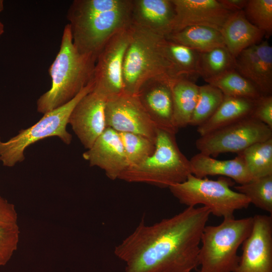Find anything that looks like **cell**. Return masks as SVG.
I'll list each match as a JSON object with an SVG mask.
<instances>
[{
	"label": "cell",
	"mask_w": 272,
	"mask_h": 272,
	"mask_svg": "<svg viewBox=\"0 0 272 272\" xmlns=\"http://www.w3.org/2000/svg\"><path fill=\"white\" fill-rule=\"evenodd\" d=\"M165 47L176 76L179 78H185L193 81V79L198 76L199 53L167 39Z\"/></svg>",
	"instance_id": "27"
},
{
	"label": "cell",
	"mask_w": 272,
	"mask_h": 272,
	"mask_svg": "<svg viewBox=\"0 0 272 272\" xmlns=\"http://www.w3.org/2000/svg\"><path fill=\"white\" fill-rule=\"evenodd\" d=\"M2 141H1V138H0V143Z\"/></svg>",
	"instance_id": "38"
},
{
	"label": "cell",
	"mask_w": 272,
	"mask_h": 272,
	"mask_svg": "<svg viewBox=\"0 0 272 272\" xmlns=\"http://www.w3.org/2000/svg\"><path fill=\"white\" fill-rule=\"evenodd\" d=\"M129 166L136 165L151 156L155 143L149 138L134 133L119 132Z\"/></svg>",
	"instance_id": "30"
},
{
	"label": "cell",
	"mask_w": 272,
	"mask_h": 272,
	"mask_svg": "<svg viewBox=\"0 0 272 272\" xmlns=\"http://www.w3.org/2000/svg\"><path fill=\"white\" fill-rule=\"evenodd\" d=\"M107 101L105 97L92 91L81 99L70 116L69 123L87 150L107 127Z\"/></svg>",
	"instance_id": "13"
},
{
	"label": "cell",
	"mask_w": 272,
	"mask_h": 272,
	"mask_svg": "<svg viewBox=\"0 0 272 272\" xmlns=\"http://www.w3.org/2000/svg\"><path fill=\"white\" fill-rule=\"evenodd\" d=\"M255 100L224 96L219 107L206 122L197 126L202 136L251 115Z\"/></svg>",
	"instance_id": "21"
},
{
	"label": "cell",
	"mask_w": 272,
	"mask_h": 272,
	"mask_svg": "<svg viewBox=\"0 0 272 272\" xmlns=\"http://www.w3.org/2000/svg\"><path fill=\"white\" fill-rule=\"evenodd\" d=\"M236 191L244 195L259 209L272 214V175L254 179L234 186Z\"/></svg>",
	"instance_id": "29"
},
{
	"label": "cell",
	"mask_w": 272,
	"mask_h": 272,
	"mask_svg": "<svg viewBox=\"0 0 272 272\" xmlns=\"http://www.w3.org/2000/svg\"><path fill=\"white\" fill-rule=\"evenodd\" d=\"M129 28L123 64L124 93L136 95L142 84L150 79H178L167 54L166 38L136 25L131 24Z\"/></svg>",
	"instance_id": "4"
},
{
	"label": "cell",
	"mask_w": 272,
	"mask_h": 272,
	"mask_svg": "<svg viewBox=\"0 0 272 272\" xmlns=\"http://www.w3.org/2000/svg\"><path fill=\"white\" fill-rule=\"evenodd\" d=\"M91 166L104 171L112 180L118 179L128 164L119 132L107 127L92 147L83 154Z\"/></svg>",
	"instance_id": "16"
},
{
	"label": "cell",
	"mask_w": 272,
	"mask_h": 272,
	"mask_svg": "<svg viewBox=\"0 0 272 272\" xmlns=\"http://www.w3.org/2000/svg\"><path fill=\"white\" fill-rule=\"evenodd\" d=\"M198 90L199 86L189 79L180 78L173 83L174 120L178 129L189 125L197 100Z\"/></svg>",
	"instance_id": "22"
},
{
	"label": "cell",
	"mask_w": 272,
	"mask_h": 272,
	"mask_svg": "<svg viewBox=\"0 0 272 272\" xmlns=\"http://www.w3.org/2000/svg\"><path fill=\"white\" fill-rule=\"evenodd\" d=\"M191 174L190 161L179 148L175 134L158 129L153 154L139 164L128 167L118 179L164 188L184 181Z\"/></svg>",
	"instance_id": "5"
},
{
	"label": "cell",
	"mask_w": 272,
	"mask_h": 272,
	"mask_svg": "<svg viewBox=\"0 0 272 272\" xmlns=\"http://www.w3.org/2000/svg\"><path fill=\"white\" fill-rule=\"evenodd\" d=\"M234 184L228 177L220 176L214 180L191 174L184 181L168 188L179 202L187 207L201 204L211 214L226 219L235 218L236 211L246 209L250 203L246 196L231 188Z\"/></svg>",
	"instance_id": "7"
},
{
	"label": "cell",
	"mask_w": 272,
	"mask_h": 272,
	"mask_svg": "<svg viewBox=\"0 0 272 272\" xmlns=\"http://www.w3.org/2000/svg\"><path fill=\"white\" fill-rule=\"evenodd\" d=\"M105 118L107 127L118 132L139 134L156 143L158 128L137 95L123 93L108 99Z\"/></svg>",
	"instance_id": "11"
},
{
	"label": "cell",
	"mask_w": 272,
	"mask_h": 272,
	"mask_svg": "<svg viewBox=\"0 0 272 272\" xmlns=\"http://www.w3.org/2000/svg\"><path fill=\"white\" fill-rule=\"evenodd\" d=\"M198 272H199V271H198Z\"/></svg>",
	"instance_id": "39"
},
{
	"label": "cell",
	"mask_w": 272,
	"mask_h": 272,
	"mask_svg": "<svg viewBox=\"0 0 272 272\" xmlns=\"http://www.w3.org/2000/svg\"><path fill=\"white\" fill-rule=\"evenodd\" d=\"M234 69L235 59L225 46L199 54L197 74L205 81Z\"/></svg>",
	"instance_id": "26"
},
{
	"label": "cell",
	"mask_w": 272,
	"mask_h": 272,
	"mask_svg": "<svg viewBox=\"0 0 272 272\" xmlns=\"http://www.w3.org/2000/svg\"><path fill=\"white\" fill-rule=\"evenodd\" d=\"M18 215L15 206L0 196V226H18Z\"/></svg>",
	"instance_id": "34"
},
{
	"label": "cell",
	"mask_w": 272,
	"mask_h": 272,
	"mask_svg": "<svg viewBox=\"0 0 272 272\" xmlns=\"http://www.w3.org/2000/svg\"><path fill=\"white\" fill-rule=\"evenodd\" d=\"M132 0H75L66 17L78 51L96 59L108 40L131 25Z\"/></svg>",
	"instance_id": "2"
},
{
	"label": "cell",
	"mask_w": 272,
	"mask_h": 272,
	"mask_svg": "<svg viewBox=\"0 0 272 272\" xmlns=\"http://www.w3.org/2000/svg\"><path fill=\"white\" fill-rule=\"evenodd\" d=\"M20 238L19 226H0V266L5 265L17 250Z\"/></svg>",
	"instance_id": "32"
},
{
	"label": "cell",
	"mask_w": 272,
	"mask_h": 272,
	"mask_svg": "<svg viewBox=\"0 0 272 272\" xmlns=\"http://www.w3.org/2000/svg\"><path fill=\"white\" fill-rule=\"evenodd\" d=\"M250 116L272 129V95L263 94L255 99Z\"/></svg>",
	"instance_id": "33"
},
{
	"label": "cell",
	"mask_w": 272,
	"mask_h": 272,
	"mask_svg": "<svg viewBox=\"0 0 272 272\" xmlns=\"http://www.w3.org/2000/svg\"><path fill=\"white\" fill-rule=\"evenodd\" d=\"M229 10L234 12L243 10L248 0H219Z\"/></svg>",
	"instance_id": "35"
},
{
	"label": "cell",
	"mask_w": 272,
	"mask_h": 272,
	"mask_svg": "<svg viewBox=\"0 0 272 272\" xmlns=\"http://www.w3.org/2000/svg\"><path fill=\"white\" fill-rule=\"evenodd\" d=\"M206 82L219 89L224 96L255 100L263 95L235 69Z\"/></svg>",
	"instance_id": "25"
},
{
	"label": "cell",
	"mask_w": 272,
	"mask_h": 272,
	"mask_svg": "<svg viewBox=\"0 0 272 272\" xmlns=\"http://www.w3.org/2000/svg\"><path fill=\"white\" fill-rule=\"evenodd\" d=\"M253 217L224 219L217 226H206L201 238L199 272H234L239 261V246L250 234Z\"/></svg>",
	"instance_id": "6"
},
{
	"label": "cell",
	"mask_w": 272,
	"mask_h": 272,
	"mask_svg": "<svg viewBox=\"0 0 272 272\" xmlns=\"http://www.w3.org/2000/svg\"><path fill=\"white\" fill-rule=\"evenodd\" d=\"M92 80L72 100L52 110L32 126L21 129L19 133L5 142L0 143V161L7 167H13L25 159L24 151L30 145L47 137H57L64 144L69 145L72 135L66 130L70 116L78 102L93 90Z\"/></svg>",
	"instance_id": "8"
},
{
	"label": "cell",
	"mask_w": 272,
	"mask_h": 272,
	"mask_svg": "<svg viewBox=\"0 0 272 272\" xmlns=\"http://www.w3.org/2000/svg\"><path fill=\"white\" fill-rule=\"evenodd\" d=\"M3 8H4L3 1L0 0V12L3 11Z\"/></svg>",
	"instance_id": "37"
},
{
	"label": "cell",
	"mask_w": 272,
	"mask_h": 272,
	"mask_svg": "<svg viewBox=\"0 0 272 272\" xmlns=\"http://www.w3.org/2000/svg\"><path fill=\"white\" fill-rule=\"evenodd\" d=\"M175 16L172 0H132L131 25L165 38L172 32Z\"/></svg>",
	"instance_id": "18"
},
{
	"label": "cell",
	"mask_w": 272,
	"mask_h": 272,
	"mask_svg": "<svg viewBox=\"0 0 272 272\" xmlns=\"http://www.w3.org/2000/svg\"><path fill=\"white\" fill-rule=\"evenodd\" d=\"M237 154L252 179L272 175V138L255 143Z\"/></svg>",
	"instance_id": "24"
},
{
	"label": "cell",
	"mask_w": 272,
	"mask_h": 272,
	"mask_svg": "<svg viewBox=\"0 0 272 272\" xmlns=\"http://www.w3.org/2000/svg\"><path fill=\"white\" fill-rule=\"evenodd\" d=\"M192 174L198 178L220 175L232 179L239 184L252 180L242 157L237 156L233 159L219 160L199 153L189 160Z\"/></svg>",
	"instance_id": "20"
},
{
	"label": "cell",
	"mask_w": 272,
	"mask_h": 272,
	"mask_svg": "<svg viewBox=\"0 0 272 272\" xmlns=\"http://www.w3.org/2000/svg\"><path fill=\"white\" fill-rule=\"evenodd\" d=\"M272 138V129L250 116L200 136L195 142L199 153L216 157L243 151L252 145Z\"/></svg>",
	"instance_id": "9"
},
{
	"label": "cell",
	"mask_w": 272,
	"mask_h": 272,
	"mask_svg": "<svg viewBox=\"0 0 272 272\" xmlns=\"http://www.w3.org/2000/svg\"><path fill=\"white\" fill-rule=\"evenodd\" d=\"M4 31V25L0 21V36L3 34Z\"/></svg>",
	"instance_id": "36"
},
{
	"label": "cell",
	"mask_w": 272,
	"mask_h": 272,
	"mask_svg": "<svg viewBox=\"0 0 272 272\" xmlns=\"http://www.w3.org/2000/svg\"><path fill=\"white\" fill-rule=\"evenodd\" d=\"M174 81L156 78L147 80L136 95L158 129L176 134L179 129L174 120L172 92Z\"/></svg>",
	"instance_id": "14"
},
{
	"label": "cell",
	"mask_w": 272,
	"mask_h": 272,
	"mask_svg": "<svg viewBox=\"0 0 272 272\" xmlns=\"http://www.w3.org/2000/svg\"><path fill=\"white\" fill-rule=\"evenodd\" d=\"M172 1L175 12L172 33L196 25L210 27L220 31L228 16L233 12L219 0Z\"/></svg>",
	"instance_id": "15"
},
{
	"label": "cell",
	"mask_w": 272,
	"mask_h": 272,
	"mask_svg": "<svg viewBox=\"0 0 272 272\" xmlns=\"http://www.w3.org/2000/svg\"><path fill=\"white\" fill-rule=\"evenodd\" d=\"M129 27L114 35L102 49L96 60L93 91L105 97L107 100L124 93L123 64L130 40Z\"/></svg>",
	"instance_id": "10"
},
{
	"label": "cell",
	"mask_w": 272,
	"mask_h": 272,
	"mask_svg": "<svg viewBox=\"0 0 272 272\" xmlns=\"http://www.w3.org/2000/svg\"><path fill=\"white\" fill-rule=\"evenodd\" d=\"M211 214L206 207H189L152 225L143 218L114 254L125 262L124 272H191L199 265L201 238Z\"/></svg>",
	"instance_id": "1"
},
{
	"label": "cell",
	"mask_w": 272,
	"mask_h": 272,
	"mask_svg": "<svg viewBox=\"0 0 272 272\" xmlns=\"http://www.w3.org/2000/svg\"><path fill=\"white\" fill-rule=\"evenodd\" d=\"M247 19L264 33L265 37L272 34V0H248L243 9Z\"/></svg>",
	"instance_id": "31"
},
{
	"label": "cell",
	"mask_w": 272,
	"mask_h": 272,
	"mask_svg": "<svg viewBox=\"0 0 272 272\" xmlns=\"http://www.w3.org/2000/svg\"><path fill=\"white\" fill-rule=\"evenodd\" d=\"M166 38L199 53L225 46L220 31L205 26H188L180 31L171 33Z\"/></svg>",
	"instance_id": "23"
},
{
	"label": "cell",
	"mask_w": 272,
	"mask_h": 272,
	"mask_svg": "<svg viewBox=\"0 0 272 272\" xmlns=\"http://www.w3.org/2000/svg\"><path fill=\"white\" fill-rule=\"evenodd\" d=\"M224 97L219 89L210 84L199 86L197 100L189 125L197 127L206 122L217 110Z\"/></svg>",
	"instance_id": "28"
},
{
	"label": "cell",
	"mask_w": 272,
	"mask_h": 272,
	"mask_svg": "<svg viewBox=\"0 0 272 272\" xmlns=\"http://www.w3.org/2000/svg\"><path fill=\"white\" fill-rule=\"evenodd\" d=\"M96 60L78 51L73 42L70 26L66 24L59 50L48 70L51 87L37 100V111L44 114L74 98L93 80Z\"/></svg>",
	"instance_id": "3"
},
{
	"label": "cell",
	"mask_w": 272,
	"mask_h": 272,
	"mask_svg": "<svg viewBox=\"0 0 272 272\" xmlns=\"http://www.w3.org/2000/svg\"><path fill=\"white\" fill-rule=\"evenodd\" d=\"M235 69L263 95L272 93V47L267 40L251 46L235 58Z\"/></svg>",
	"instance_id": "17"
},
{
	"label": "cell",
	"mask_w": 272,
	"mask_h": 272,
	"mask_svg": "<svg viewBox=\"0 0 272 272\" xmlns=\"http://www.w3.org/2000/svg\"><path fill=\"white\" fill-rule=\"evenodd\" d=\"M234 272H272V216L256 215Z\"/></svg>",
	"instance_id": "12"
},
{
	"label": "cell",
	"mask_w": 272,
	"mask_h": 272,
	"mask_svg": "<svg viewBox=\"0 0 272 272\" xmlns=\"http://www.w3.org/2000/svg\"><path fill=\"white\" fill-rule=\"evenodd\" d=\"M220 31L225 46L234 58L244 49L260 43L265 37L263 31L247 19L243 10L231 13Z\"/></svg>",
	"instance_id": "19"
}]
</instances>
